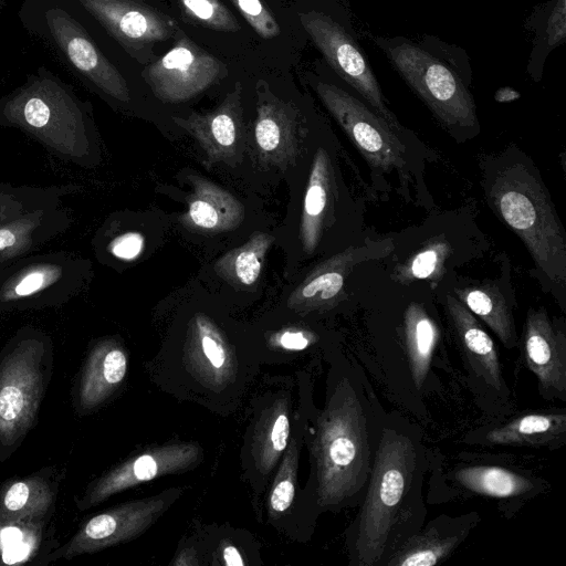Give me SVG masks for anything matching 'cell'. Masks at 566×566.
<instances>
[{"mask_svg": "<svg viewBox=\"0 0 566 566\" xmlns=\"http://www.w3.org/2000/svg\"><path fill=\"white\" fill-rule=\"evenodd\" d=\"M51 339L21 328L0 354V447L19 443L34 426L50 376Z\"/></svg>", "mask_w": 566, "mask_h": 566, "instance_id": "cell-7", "label": "cell"}, {"mask_svg": "<svg viewBox=\"0 0 566 566\" xmlns=\"http://www.w3.org/2000/svg\"><path fill=\"white\" fill-rule=\"evenodd\" d=\"M300 22L327 66L397 132L402 126L391 112L360 45L349 8H313L298 12Z\"/></svg>", "mask_w": 566, "mask_h": 566, "instance_id": "cell-8", "label": "cell"}, {"mask_svg": "<svg viewBox=\"0 0 566 566\" xmlns=\"http://www.w3.org/2000/svg\"><path fill=\"white\" fill-rule=\"evenodd\" d=\"M450 254L446 241L433 240L415 253L396 270V279L402 283L413 280H433L442 274L443 265Z\"/></svg>", "mask_w": 566, "mask_h": 566, "instance_id": "cell-36", "label": "cell"}, {"mask_svg": "<svg viewBox=\"0 0 566 566\" xmlns=\"http://www.w3.org/2000/svg\"><path fill=\"white\" fill-rule=\"evenodd\" d=\"M457 298L486 324L506 348L518 344L514 316L500 290L490 284L455 290Z\"/></svg>", "mask_w": 566, "mask_h": 566, "instance_id": "cell-27", "label": "cell"}, {"mask_svg": "<svg viewBox=\"0 0 566 566\" xmlns=\"http://www.w3.org/2000/svg\"><path fill=\"white\" fill-rule=\"evenodd\" d=\"M175 45L142 71V77L163 102L187 101L228 75L227 65L192 41L178 25Z\"/></svg>", "mask_w": 566, "mask_h": 566, "instance_id": "cell-12", "label": "cell"}, {"mask_svg": "<svg viewBox=\"0 0 566 566\" xmlns=\"http://www.w3.org/2000/svg\"><path fill=\"white\" fill-rule=\"evenodd\" d=\"M0 126L18 128L52 156L92 168L98 158L90 105L53 80H34L0 101Z\"/></svg>", "mask_w": 566, "mask_h": 566, "instance_id": "cell-4", "label": "cell"}, {"mask_svg": "<svg viewBox=\"0 0 566 566\" xmlns=\"http://www.w3.org/2000/svg\"><path fill=\"white\" fill-rule=\"evenodd\" d=\"M486 198L527 248L547 280L566 281L565 231L539 172L522 155H504L490 168Z\"/></svg>", "mask_w": 566, "mask_h": 566, "instance_id": "cell-2", "label": "cell"}, {"mask_svg": "<svg viewBox=\"0 0 566 566\" xmlns=\"http://www.w3.org/2000/svg\"><path fill=\"white\" fill-rule=\"evenodd\" d=\"M478 516H440L392 549L388 566H433L447 559L469 534Z\"/></svg>", "mask_w": 566, "mask_h": 566, "instance_id": "cell-19", "label": "cell"}, {"mask_svg": "<svg viewBox=\"0 0 566 566\" xmlns=\"http://www.w3.org/2000/svg\"><path fill=\"white\" fill-rule=\"evenodd\" d=\"M55 499L53 485L43 476L15 480L0 492V521L41 518Z\"/></svg>", "mask_w": 566, "mask_h": 566, "instance_id": "cell-28", "label": "cell"}, {"mask_svg": "<svg viewBox=\"0 0 566 566\" xmlns=\"http://www.w3.org/2000/svg\"><path fill=\"white\" fill-rule=\"evenodd\" d=\"M524 29L532 33L526 73L541 82L548 55L566 39V0H543L525 19Z\"/></svg>", "mask_w": 566, "mask_h": 566, "instance_id": "cell-25", "label": "cell"}, {"mask_svg": "<svg viewBox=\"0 0 566 566\" xmlns=\"http://www.w3.org/2000/svg\"><path fill=\"white\" fill-rule=\"evenodd\" d=\"M455 481L464 489L494 499L530 495L536 488L533 480L497 465H472L458 470Z\"/></svg>", "mask_w": 566, "mask_h": 566, "instance_id": "cell-29", "label": "cell"}, {"mask_svg": "<svg viewBox=\"0 0 566 566\" xmlns=\"http://www.w3.org/2000/svg\"><path fill=\"white\" fill-rule=\"evenodd\" d=\"M182 222L190 229L219 233L237 228L244 218L242 205L230 192L201 177L192 179Z\"/></svg>", "mask_w": 566, "mask_h": 566, "instance_id": "cell-23", "label": "cell"}, {"mask_svg": "<svg viewBox=\"0 0 566 566\" xmlns=\"http://www.w3.org/2000/svg\"><path fill=\"white\" fill-rule=\"evenodd\" d=\"M297 441L292 440L276 474L270 493V510L273 514L285 512L293 503L295 496V482L297 471Z\"/></svg>", "mask_w": 566, "mask_h": 566, "instance_id": "cell-38", "label": "cell"}, {"mask_svg": "<svg viewBox=\"0 0 566 566\" xmlns=\"http://www.w3.org/2000/svg\"><path fill=\"white\" fill-rule=\"evenodd\" d=\"M20 17L30 31L56 49L80 78L117 102L130 99L125 77L96 43L73 0H24Z\"/></svg>", "mask_w": 566, "mask_h": 566, "instance_id": "cell-6", "label": "cell"}, {"mask_svg": "<svg viewBox=\"0 0 566 566\" xmlns=\"http://www.w3.org/2000/svg\"><path fill=\"white\" fill-rule=\"evenodd\" d=\"M520 96V94L513 90H510L509 87H503L501 90L497 91V93L495 94V99L497 102H511L515 98H517Z\"/></svg>", "mask_w": 566, "mask_h": 566, "instance_id": "cell-43", "label": "cell"}, {"mask_svg": "<svg viewBox=\"0 0 566 566\" xmlns=\"http://www.w3.org/2000/svg\"><path fill=\"white\" fill-rule=\"evenodd\" d=\"M363 34L450 134L461 137L479 132L471 60L462 46L432 34Z\"/></svg>", "mask_w": 566, "mask_h": 566, "instance_id": "cell-1", "label": "cell"}, {"mask_svg": "<svg viewBox=\"0 0 566 566\" xmlns=\"http://www.w3.org/2000/svg\"><path fill=\"white\" fill-rule=\"evenodd\" d=\"M184 12L203 28L237 32L240 23L219 0H179Z\"/></svg>", "mask_w": 566, "mask_h": 566, "instance_id": "cell-37", "label": "cell"}, {"mask_svg": "<svg viewBox=\"0 0 566 566\" xmlns=\"http://www.w3.org/2000/svg\"><path fill=\"white\" fill-rule=\"evenodd\" d=\"M178 495L179 490H168L99 513L86 521L50 559H70L130 541L145 532Z\"/></svg>", "mask_w": 566, "mask_h": 566, "instance_id": "cell-13", "label": "cell"}, {"mask_svg": "<svg viewBox=\"0 0 566 566\" xmlns=\"http://www.w3.org/2000/svg\"><path fill=\"white\" fill-rule=\"evenodd\" d=\"M222 558H223V563L226 565H243L244 564L238 549L233 546H226L223 548Z\"/></svg>", "mask_w": 566, "mask_h": 566, "instance_id": "cell-42", "label": "cell"}, {"mask_svg": "<svg viewBox=\"0 0 566 566\" xmlns=\"http://www.w3.org/2000/svg\"><path fill=\"white\" fill-rule=\"evenodd\" d=\"M290 438V419L285 400H277L268 409L253 438V455L262 473L272 471L276 461L287 448Z\"/></svg>", "mask_w": 566, "mask_h": 566, "instance_id": "cell-32", "label": "cell"}, {"mask_svg": "<svg viewBox=\"0 0 566 566\" xmlns=\"http://www.w3.org/2000/svg\"><path fill=\"white\" fill-rule=\"evenodd\" d=\"M376 250L350 247L318 264L291 293L289 304L302 310L334 305L340 296L347 274L355 263Z\"/></svg>", "mask_w": 566, "mask_h": 566, "instance_id": "cell-20", "label": "cell"}, {"mask_svg": "<svg viewBox=\"0 0 566 566\" xmlns=\"http://www.w3.org/2000/svg\"><path fill=\"white\" fill-rule=\"evenodd\" d=\"M565 433V413L531 412L490 430L485 434V443L539 447L563 440Z\"/></svg>", "mask_w": 566, "mask_h": 566, "instance_id": "cell-26", "label": "cell"}, {"mask_svg": "<svg viewBox=\"0 0 566 566\" xmlns=\"http://www.w3.org/2000/svg\"><path fill=\"white\" fill-rule=\"evenodd\" d=\"M334 197V175L328 154L318 148L311 167L304 196L300 238L304 252L312 254L322 238Z\"/></svg>", "mask_w": 566, "mask_h": 566, "instance_id": "cell-24", "label": "cell"}, {"mask_svg": "<svg viewBox=\"0 0 566 566\" xmlns=\"http://www.w3.org/2000/svg\"><path fill=\"white\" fill-rule=\"evenodd\" d=\"M78 191L74 185L33 187L0 184V224L23 213L62 205L63 197Z\"/></svg>", "mask_w": 566, "mask_h": 566, "instance_id": "cell-34", "label": "cell"}, {"mask_svg": "<svg viewBox=\"0 0 566 566\" xmlns=\"http://www.w3.org/2000/svg\"><path fill=\"white\" fill-rule=\"evenodd\" d=\"M88 260L71 251L25 255L0 271V313L62 306L91 280Z\"/></svg>", "mask_w": 566, "mask_h": 566, "instance_id": "cell-9", "label": "cell"}, {"mask_svg": "<svg viewBox=\"0 0 566 566\" xmlns=\"http://www.w3.org/2000/svg\"><path fill=\"white\" fill-rule=\"evenodd\" d=\"M144 237L136 231H125L111 238L105 243V251L116 260L133 261L144 249Z\"/></svg>", "mask_w": 566, "mask_h": 566, "instance_id": "cell-40", "label": "cell"}, {"mask_svg": "<svg viewBox=\"0 0 566 566\" xmlns=\"http://www.w3.org/2000/svg\"><path fill=\"white\" fill-rule=\"evenodd\" d=\"M272 242L273 237L269 233H254L243 245L223 254L217 261L216 272L233 285H253L261 274Z\"/></svg>", "mask_w": 566, "mask_h": 566, "instance_id": "cell-33", "label": "cell"}, {"mask_svg": "<svg viewBox=\"0 0 566 566\" xmlns=\"http://www.w3.org/2000/svg\"><path fill=\"white\" fill-rule=\"evenodd\" d=\"M190 358L209 380L223 381L232 370V356L216 325L199 314L192 319Z\"/></svg>", "mask_w": 566, "mask_h": 566, "instance_id": "cell-30", "label": "cell"}, {"mask_svg": "<svg viewBox=\"0 0 566 566\" xmlns=\"http://www.w3.org/2000/svg\"><path fill=\"white\" fill-rule=\"evenodd\" d=\"M252 29L270 40L281 33L280 25L261 0H230Z\"/></svg>", "mask_w": 566, "mask_h": 566, "instance_id": "cell-39", "label": "cell"}, {"mask_svg": "<svg viewBox=\"0 0 566 566\" xmlns=\"http://www.w3.org/2000/svg\"><path fill=\"white\" fill-rule=\"evenodd\" d=\"M327 66V64H326ZM311 75L316 95L374 168L390 171L403 164L405 147L394 129L328 66Z\"/></svg>", "mask_w": 566, "mask_h": 566, "instance_id": "cell-10", "label": "cell"}, {"mask_svg": "<svg viewBox=\"0 0 566 566\" xmlns=\"http://www.w3.org/2000/svg\"><path fill=\"white\" fill-rule=\"evenodd\" d=\"M140 64L156 57L154 46L174 38L175 19L142 0H73Z\"/></svg>", "mask_w": 566, "mask_h": 566, "instance_id": "cell-11", "label": "cell"}, {"mask_svg": "<svg viewBox=\"0 0 566 566\" xmlns=\"http://www.w3.org/2000/svg\"><path fill=\"white\" fill-rule=\"evenodd\" d=\"M72 223L71 211L59 205L23 213L0 224V271L38 252L66 232Z\"/></svg>", "mask_w": 566, "mask_h": 566, "instance_id": "cell-18", "label": "cell"}, {"mask_svg": "<svg viewBox=\"0 0 566 566\" xmlns=\"http://www.w3.org/2000/svg\"><path fill=\"white\" fill-rule=\"evenodd\" d=\"M200 455L199 447L190 443L168 444L147 451L102 475L87 488L77 506L90 509L145 481L188 470L198 463Z\"/></svg>", "mask_w": 566, "mask_h": 566, "instance_id": "cell-14", "label": "cell"}, {"mask_svg": "<svg viewBox=\"0 0 566 566\" xmlns=\"http://www.w3.org/2000/svg\"><path fill=\"white\" fill-rule=\"evenodd\" d=\"M242 86L240 82L222 103L208 113H191L172 120L188 132L206 155L207 165L229 161L238 154L242 126Z\"/></svg>", "mask_w": 566, "mask_h": 566, "instance_id": "cell-17", "label": "cell"}, {"mask_svg": "<svg viewBox=\"0 0 566 566\" xmlns=\"http://www.w3.org/2000/svg\"><path fill=\"white\" fill-rule=\"evenodd\" d=\"M127 355L115 339L97 342L90 350L77 387L78 407L91 410L103 403L127 373Z\"/></svg>", "mask_w": 566, "mask_h": 566, "instance_id": "cell-22", "label": "cell"}, {"mask_svg": "<svg viewBox=\"0 0 566 566\" xmlns=\"http://www.w3.org/2000/svg\"><path fill=\"white\" fill-rule=\"evenodd\" d=\"M313 342V337L298 329H287L277 337V344L289 350H302Z\"/></svg>", "mask_w": 566, "mask_h": 566, "instance_id": "cell-41", "label": "cell"}, {"mask_svg": "<svg viewBox=\"0 0 566 566\" xmlns=\"http://www.w3.org/2000/svg\"><path fill=\"white\" fill-rule=\"evenodd\" d=\"M313 452L321 506L346 504L366 486L374 462L368 418L361 396L346 378L318 418Z\"/></svg>", "mask_w": 566, "mask_h": 566, "instance_id": "cell-3", "label": "cell"}, {"mask_svg": "<svg viewBox=\"0 0 566 566\" xmlns=\"http://www.w3.org/2000/svg\"><path fill=\"white\" fill-rule=\"evenodd\" d=\"M522 354L535 375L539 391L546 397L565 399L566 335L545 308L530 307L522 336Z\"/></svg>", "mask_w": 566, "mask_h": 566, "instance_id": "cell-16", "label": "cell"}, {"mask_svg": "<svg viewBox=\"0 0 566 566\" xmlns=\"http://www.w3.org/2000/svg\"><path fill=\"white\" fill-rule=\"evenodd\" d=\"M256 117L253 151L261 165L286 166L295 160L303 117L297 107L277 97L264 80L255 85Z\"/></svg>", "mask_w": 566, "mask_h": 566, "instance_id": "cell-15", "label": "cell"}, {"mask_svg": "<svg viewBox=\"0 0 566 566\" xmlns=\"http://www.w3.org/2000/svg\"><path fill=\"white\" fill-rule=\"evenodd\" d=\"M403 334L412 380L421 388L430 369L439 332L426 310L411 303L405 313Z\"/></svg>", "mask_w": 566, "mask_h": 566, "instance_id": "cell-31", "label": "cell"}, {"mask_svg": "<svg viewBox=\"0 0 566 566\" xmlns=\"http://www.w3.org/2000/svg\"><path fill=\"white\" fill-rule=\"evenodd\" d=\"M446 306L455 337L471 368L489 386L503 389L499 353L491 336L455 296L448 295Z\"/></svg>", "mask_w": 566, "mask_h": 566, "instance_id": "cell-21", "label": "cell"}, {"mask_svg": "<svg viewBox=\"0 0 566 566\" xmlns=\"http://www.w3.org/2000/svg\"><path fill=\"white\" fill-rule=\"evenodd\" d=\"M43 520L0 521V557L6 564L28 562L39 546Z\"/></svg>", "mask_w": 566, "mask_h": 566, "instance_id": "cell-35", "label": "cell"}, {"mask_svg": "<svg viewBox=\"0 0 566 566\" xmlns=\"http://www.w3.org/2000/svg\"><path fill=\"white\" fill-rule=\"evenodd\" d=\"M415 470L413 442L406 434L385 428L356 521L352 554L355 565L374 566L380 563Z\"/></svg>", "mask_w": 566, "mask_h": 566, "instance_id": "cell-5", "label": "cell"}]
</instances>
